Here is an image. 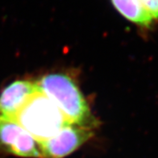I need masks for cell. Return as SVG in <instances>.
<instances>
[{"label": "cell", "mask_w": 158, "mask_h": 158, "mask_svg": "<svg viewBox=\"0 0 158 158\" xmlns=\"http://www.w3.org/2000/svg\"><path fill=\"white\" fill-rule=\"evenodd\" d=\"M14 119L39 143L50 139L69 124L56 106L39 89L30 97Z\"/></svg>", "instance_id": "obj_2"}, {"label": "cell", "mask_w": 158, "mask_h": 158, "mask_svg": "<svg viewBox=\"0 0 158 158\" xmlns=\"http://www.w3.org/2000/svg\"><path fill=\"white\" fill-rule=\"evenodd\" d=\"M0 150L25 158H42L39 142L15 119L0 118Z\"/></svg>", "instance_id": "obj_3"}, {"label": "cell", "mask_w": 158, "mask_h": 158, "mask_svg": "<svg viewBox=\"0 0 158 158\" xmlns=\"http://www.w3.org/2000/svg\"><path fill=\"white\" fill-rule=\"evenodd\" d=\"M40 91L48 97L63 114L69 124L95 129L98 126L77 83L69 74L49 73L35 82Z\"/></svg>", "instance_id": "obj_1"}, {"label": "cell", "mask_w": 158, "mask_h": 158, "mask_svg": "<svg viewBox=\"0 0 158 158\" xmlns=\"http://www.w3.org/2000/svg\"><path fill=\"white\" fill-rule=\"evenodd\" d=\"M155 25H158V0H138Z\"/></svg>", "instance_id": "obj_6"}, {"label": "cell", "mask_w": 158, "mask_h": 158, "mask_svg": "<svg viewBox=\"0 0 158 158\" xmlns=\"http://www.w3.org/2000/svg\"><path fill=\"white\" fill-rule=\"evenodd\" d=\"M38 87L30 80H16L5 87L0 93V118L14 119L17 113Z\"/></svg>", "instance_id": "obj_5"}, {"label": "cell", "mask_w": 158, "mask_h": 158, "mask_svg": "<svg viewBox=\"0 0 158 158\" xmlns=\"http://www.w3.org/2000/svg\"><path fill=\"white\" fill-rule=\"evenodd\" d=\"M89 127L68 124L50 139L39 143L42 158H65L93 136Z\"/></svg>", "instance_id": "obj_4"}]
</instances>
